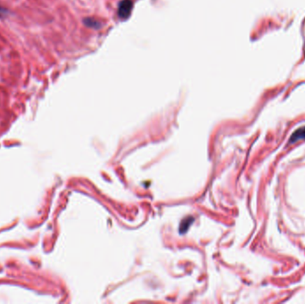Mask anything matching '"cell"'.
<instances>
[{"mask_svg":"<svg viewBox=\"0 0 305 304\" xmlns=\"http://www.w3.org/2000/svg\"><path fill=\"white\" fill-rule=\"evenodd\" d=\"M133 7L132 0H122L118 5V16L121 19L129 18Z\"/></svg>","mask_w":305,"mask_h":304,"instance_id":"cell-1","label":"cell"},{"mask_svg":"<svg viewBox=\"0 0 305 304\" xmlns=\"http://www.w3.org/2000/svg\"><path fill=\"white\" fill-rule=\"evenodd\" d=\"M299 139H305V127L297 129L290 138V142L295 143Z\"/></svg>","mask_w":305,"mask_h":304,"instance_id":"cell-2","label":"cell"},{"mask_svg":"<svg viewBox=\"0 0 305 304\" xmlns=\"http://www.w3.org/2000/svg\"><path fill=\"white\" fill-rule=\"evenodd\" d=\"M83 23L89 28L99 29L101 27V24L98 21H96L94 18H91V17L85 18V19L83 20Z\"/></svg>","mask_w":305,"mask_h":304,"instance_id":"cell-3","label":"cell"},{"mask_svg":"<svg viewBox=\"0 0 305 304\" xmlns=\"http://www.w3.org/2000/svg\"><path fill=\"white\" fill-rule=\"evenodd\" d=\"M7 14H8V11L4 8V7H2V6H0V18L2 19V18H5L6 16H7Z\"/></svg>","mask_w":305,"mask_h":304,"instance_id":"cell-4","label":"cell"}]
</instances>
